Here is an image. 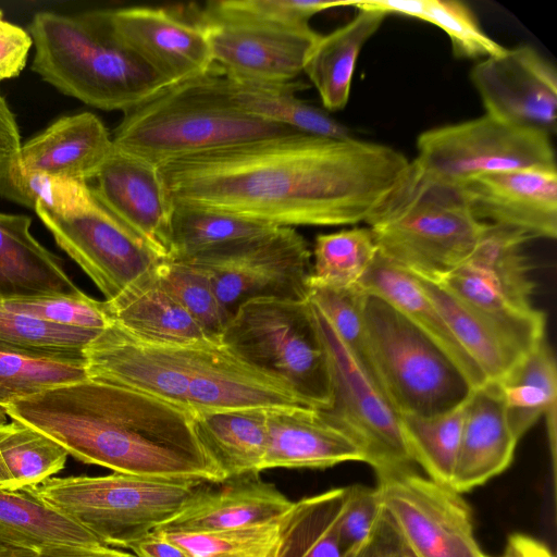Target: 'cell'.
Segmentation results:
<instances>
[{
  "label": "cell",
  "mask_w": 557,
  "mask_h": 557,
  "mask_svg": "<svg viewBox=\"0 0 557 557\" xmlns=\"http://www.w3.org/2000/svg\"><path fill=\"white\" fill-rule=\"evenodd\" d=\"M114 150L102 121L90 112L60 117L21 146L9 166L88 183Z\"/></svg>",
  "instance_id": "21"
},
{
  "label": "cell",
  "mask_w": 557,
  "mask_h": 557,
  "mask_svg": "<svg viewBox=\"0 0 557 557\" xmlns=\"http://www.w3.org/2000/svg\"><path fill=\"white\" fill-rule=\"evenodd\" d=\"M92 181L96 199L169 259L173 201L159 166L114 147Z\"/></svg>",
  "instance_id": "20"
},
{
  "label": "cell",
  "mask_w": 557,
  "mask_h": 557,
  "mask_svg": "<svg viewBox=\"0 0 557 557\" xmlns=\"http://www.w3.org/2000/svg\"><path fill=\"white\" fill-rule=\"evenodd\" d=\"M483 557H490L484 555ZM499 557H554L552 550L540 540L522 533L509 536Z\"/></svg>",
  "instance_id": "53"
},
{
  "label": "cell",
  "mask_w": 557,
  "mask_h": 557,
  "mask_svg": "<svg viewBox=\"0 0 557 557\" xmlns=\"http://www.w3.org/2000/svg\"><path fill=\"white\" fill-rule=\"evenodd\" d=\"M84 354L89 379L147 394L193 414L310 407L287 383L246 363L222 343L153 345L112 323L88 344Z\"/></svg>",
  "instance_id": "3"
},
{
  "label": "cell",
  "mask_w": 557,
  "mask_h": 557,
  "mask_svg": "<svg viewBox=\"0 0 557 557\" xmlns=\"http://www.w3.org/2000/svg\"><path fill=\"white\" fill-rule=\"evenodd\" d=\"M88 379L85 362L0 351V407Z\"/></svg>",
  "instance_id": "43"
},
{
  "label": "cell",
  "mask_w": 557,
  "mask_h": 557,
  "mask_svg": "<svg viewBox=\"0 0 557 557\" xmlns=\"http://www.w3.org/2000/svg\"><path fill=\"white\" fill-rule=\"evenodd\" d=\"M373 7L386 14H403L440 27L448 36L456 58L486 59L507 49L483 32L473 12L460 1L376 0Z\"/></svg>",
  "instance_id": "39"
},
{
  "label": "cell",
  "mask_w": 557,
  "mask_h": 557,
  "mask_svg": "<svg viewBox=\"0 0 557 557\" xmlns=\"http://www.w3.org/2000/svg\"><path fill=\"white\" fill-rule=\"evenodd\" d=\"M268 442L262 470L329 468L346 461L366 462L358 443L310 407L267 409Z\"/></svg>",
  "instance_id": "22"
},
{
  "label": "cell",
  "mask_w": 557,
  "mask_h": 557,
  "mask_svg": "<svg viewBox=\"0 0 557 557\" xmlns=\"http://www.w3.org/2000/svg\"><path fill=\"white\" fill-rule=\"evenodd\" d=\"M0 557H37V553L29 549L14 548L0 544Z\"/></svg>",
  "instance_id": "55"
},
{
  "label": "cell",
  "mask_w": 557,
  "mask_h": 557,
  "mask_svg": "<svg viewBox=\"0 0 557 557\" xmlns=\"http://www.w3.org/2000/svg\"><path fill=\"white\" fill-rule=\"evenodd\" d=\"M218 86L237 110L256 119L283 125L294 131L331 138H349V129L324 111L297 98L305 85L250 82L224 73L213 64Z\"/></svg>",
  "instance_id": "28"
},
{
  "label": "cell",
  "mask_w": 557,
  "mask_h": 557,
  "mask_svg": "<svg viewBox=\"0 0 557 557\" xmlns=\"http://www.w3.org/2000/svg\"><path fill=\"white\" fill-rule=\"evenodd\" d=\"M5 416L3 408L0 407V424L5 422Z\"/></svg>",
  "instance_id": "56"
},
{
  "label": "cell",
  "mask_w": 557,
  "mask_h": 557,
  "mask_svg": "<svg viewBox=\"0 0 557 557\" xmlns=\"http://www.w3.org/2000/svg\"><path fill=\"white\" fill-rule=\"evenodd\" d=\"M311 308L327 355L333 388L330 408L320 411L358 443L376 476L413 470L400 414L321 311L313 304Z\"/></svg>",
  "instance_id": "12"
},
{
  "label": "cell",
  "mask_w": 557,
  "mask_h": 557,
  "mask_svg": "<svg viewBox=\"0 0 557 557\" xmlns=\"http://www.w3.org/2000/svg\"><path fill=\"white\" fill-rule=\"evenodd\" d=\"M221 342L246 363L287 383L308 406L330 408V366L309 300H248L232 314Z\"/></svg>",
  "instance_id": "8"
},
{
  "label": "cell",
  "mask_w": 557,
  "mask_h": 557,
  "mask_svg": "<svg viewBox=\"0 0 557 557\" xmlns=\"http://www.w3.org/2000/svg\"><path fill=\"white\" fill-rule=\"evenodd\" d=\"M517 444L497 383L472 389L450 487L461 494L498 475L510 466Z\"/></svg>",
  "instance_id": "24"
},
{
  "label": "cell",
  "mask_w": 557,
  "mask_h": 557,
  "mask_svg": "<svg viewBox=\"0 0 557 557\" xmlns=\"http://www.w3.org/2000/svg\"><path fill=\"white\" fill-rule=\"evenodd\" d=\"M398 150L295 132L183 157L159 166L175 203L275 226L366 222L406 173Z\"/></svg>",
  "instance_id": "1"
},
{
  "label": "cell",
  "mask_w": 557,
  "mask_h": 557,
  "mask_svg": "<svg viewBox=\"0 0 557 557\" xmlns=\"http://www.w3.org/2000/svg\"><path fill=\"white\" fill-rule=\"evenodd\" d=\"M32 46L29 33L7 21L0 9V82L20 75Z\"/></svg>",
  "instance_id": "50"
},
{
  "label": "cell",
  "mask_w": 557,
  "mask_h": 557,
  "mask_svg": "<svg viewBox=\"0 0 557 557\" xmlns=\"http://www.w3.org/2000/svg\"><path fill=\"white\" fill-rule=\"evenodd\" d=\"M276 227L207 208L173 202L169 259L189 260L262 236Z\"/></svg>",
  "instance_id": "35"
},
{
  "label": "cell",
  "mask_w": 557,
  "mask_h": 557,
  "mask_svg": "<svg viewBox=\"0 0 557 557\" xmlns=\"http://www.w3.org/2000/svg\"><path fill=\"white\" fill-rule=\"evenodd\" d=\"M32 70L64 95L126 112L170 87L112 34L104 10L37 12L28 28Z\"/></svg>",
  "instance_id": "4"
},
{
  "label": "cell",
  "mask_w": 557,
  "mask_h": 557,
  "mask_svg": "<svg viewBox=\"0 0 557 557\" xmlns=\"http://www.w3.org/2000/svg\"><path fill=\"white\" fill-rule=\"evenodd\" d=\"M355 8L357 13L348 23L319 36L302 69L330 111L346 107L360 51L388 15L379 10Z\"/></svg>",
  "instance_id": "30"
},
{
  "label": "cell",
  "mask_w": 557,
  "mask_h": 557,
  "mask_svg": "<svg viewBox=\"0 0 557 557\" xmlns=\"http://www.w3.org/2000/svg\"><path fill=\"white\" fill-rule=\"evenodd\" d=\"M529 240L518 230L486 223L470 255L448 273L433 278L524 354L545 337L546 325L545 313L532 304L534 283L524 253Z\"/></svg>",
  "instance_id": "10"
},
{
  "label": "cell",
  "mask_w": 557,
  "mask_h": 557,
  "mask_svg": "<svg viewBox=\"0 0 557 557\" xmlns=\"http://www.w3.org/2000/svg\"><path fill=\"white\" fill-rule=\"evenodd\" d=\"M383 509L376 487L351 485L337 520V535L344 553L362 544L370 535Z\"/></svg>",
  "instance_id": "47"
},
{
  "label": "cell",
  "mask_w": 557,
  "mask_h": 557,
  "mask_svg": "<svg viewBox=\"0 0 557 557\" xmlns=\"http://www.w3.org/2000/svg\"><path fill=\"white\" fill-rule=\"evenodd\" d=\"M228 3L243 12L273 23L302 26L317 13L346 7L345 1L322 0H227Z\"/></svg>",
  "instance_id": "48"
},
{
  "label": "cell",
  "mask_w": 557,
  "mask_h": 557,
  "mask_svg": "<svg viewBox=\"0 0 557 557\" xmlns=\"http://www.w3.org/2000/svg\"><path fill=\"white\" fill-rule=\"evenodd\" d=\"M343 557H414L388 513L382 509L368 539Z\"/></svg>",
  "instance_id": "49"
},
{
  "label": "cell",
  "mask_w": 557,
  "mask_h": 557,
  "mask_svg": "<svg viewBox=\"0 0 557 557\" xmlns=\"http://www.w3.org/2000/svg\"><path fill=\"white\" fill-rule=\"evenodd\" d=\"M195 21L208 40L212 63L234 77L269 84L295 81L320 34L256 17L227 0L210 1Z\"/></svg>",
  "instance_id": "14"
},
{
  "label": "cell",
  "mask_w": 557,
  "mask_h": 557,
  "mask_svg": "<svg viewBox=\"0 0 557 557\" xmlns=\"http://www.w3.org/2000/svg\"><path fill=\"white\" fill-rule=\"evenodd\" d=\"M358 286L367 294L385 299L409 319L454 362L472 389L487 382L412 273L377 252Z\"/></svg>",
  "instance_id": "26"
},
{
  "label": "cell",
  "mask_w": 557,
  "mask_h": 557,
  "mask_svg": "<svg viewBox=\"0 0 557 557\" xmlns=\"http://www.w3.org/2000/svg\"><path fill=\"white\" fill-rule=\"evenodd\" d=\"M470 79L486 114L535 128L549 136L557 128V73L531 46L506 49L476 63Z\"/></svg>",
  "instance_id": "17"
},
{
  "label": "cell",
  "mask_w": 557,
  "mask_h": 557,
  "mask_svg": "<svg viewBox=\"0 0 557 557\" xmlns=\"http://www.w3.org/2000/svg\"><path fill=\"white\" fill-rule=\"evenodd\" d=\"M377 492L414 557H483L468 504L413 470L377 476Z\"/></svg>",
  "instance_id": "16"
},
{
  "label": "cell",
  "mask_w": 557,
  "mask_h": 557,
  "mask_svg": "<svg viewBox=\"0 0 557 557\" xmlns=\"http://www.w3.org/2000/svg\"><path fill=\"white\" fill-rule=\"evenodd\" d=\"M104 15L113 36L170 86L212 65L208 40L195 20L146 5L104 10Z\"/></svg>",
  "instance_id": "18"
},
{
  "label": "cell",
  "mask_w": 557,
  "mask_h": 557,
  "mask_svg": "<svg viewBox=\"0 0 557 557\" xmlns=\"http://www.w3.org/2000/svg\"><path fill=\"white\" fill-rule=\"evenodd\" d=\"M468 398L435 414H400L401 430L414 463L420 465L431 480L449 487Z\"/></svg>",
  "instance_id": "38"
},
{
  "label": "cell",
  "mask_w": 557,
  "mask_h": 557,
  "mask_svg": "<svg viewBox=\"0 0 557 557\" xmlns=\"http://www.w3.org/2000/svg\"><path fill=\"white\" fill-rule=\"evenodd\" d=\"M21 146L15 116L5 99L0 96V172L14 159Z\"/></svg>",
  "instance_id": "51"
},
{
  "label": "cell",
  "mask_w": 557,
  "mask_h": 557,
  "mask_svg": "<svg viewBox=\"0 0 557 557\" xmlns=\"http://www.w3.org/2000/svg\"><path fill=\"white\" fill-rule=\"evenodd\" d=\"M135 557H190L178 544L153 530L128 545Z\"/></svg>",
  "instance_id": "52"
},
{
  "label": "cell",
  "mask_w": 557,
  "mask_h": 557,
  "mask_svg": "<svg viewBox=\"0 0 557 557\" xmlns=\"http://www.w3.org/2000/svg\"><path fill=\"white\" fill-rule=\"evenodd\" d=\"M69 453L33 426L12 420L0 424V490L22 491L60 472Z\"/></svg>",
  "instance_id": "36"
},
{
  "label": "cell",
  "mask_w": 557,
  "mask_h": 557,
  "mask_svg": "<svg viewBox=\"0 0 557 557\" xmlns=\"http://www.w3.org/2000/svg\"><path fill=\"white\" fill-rule=\"evenodd\" d=\"M377 252L368 226L320 234L312 251L310 282L335 288L356 287Z\"/></svg>",
  "instance_id": "40"
},
{
  "label": "cell",
  "mask_w": 557,
  "mask_h": 557,
  "mask_svg": "<svg viewBox=\"0 0 557 557\" xmlns=\"http://www.w3.org/2000/svg\"><path fill=\"white\" fill-rule=\"evenodd\" d=\"M366 297L367 293L359 286L335 288L310 282L309 301L321 311L355 360L372 377L363 323Z\"/></svg>",
  "instance_id": "45"
},
{
  "label": "cell",
  "mask_w": 557,
  "mask_h": 557,
  "mask_svg": "<svg viewBox=\"0 0 557 557\" xmlns=\"http://www.w3.org/2000/svg\"><path fill=\"white\" fill-rule=\"evenodd\" d=\"M106 302L113 323L140 342L164 346L222 343L206 332L158 278Z\"/></svg>",
  "instance_id": "27"
},
{
  "label": "cell",
  "mask_w": 557,
  "mask_h": 557,
  "mask_svg": "<svg viewBox=\"0 0 557 557\" xmlns=\"http://www.w3.org/2000/svg\"><path fill=\"white\" fill-rule=\"evenodd\" d=\"M346 499L338 487L294 503L280 520L272 557H343L337 520Z\"/></svg>",
  "instance_id": "34"
},
{
  "label": "cell",
  "mask_w": 557,
  "mask_h": 557,
  "mask_svg": "<svg viewBox=\"0 0 557 557\" xmlns=\"http://www.w3.org/2000/svg\"><path fill=\"white\" fill-rule=\"evenodd\" d=\"M496 383L508 425L518 442L542 416L546 417L549 437L556 436L557 368L546 337Z\"/></svg>",
  "instance_id": "31"
},
{
  "label": "cell",
  "mask_w": 557,
  "mask_h": 557,
  "mask_svg": "<svg viewBox=\"0 0 557 557\" xmlns=\"http://www.w3.org/2000/svg\"><path fill=\"white\" fill-rule=\"evenodd\" d=\"M413 275L487 381L498 382L525 355L498 327L437 281Z\"/></svg>",
  "instance_id": "33"
},
{
  "label": "cell",
  "mask_w": 557,
  "mask_h": 557,
  "mask_svg": "<svg viewBox=\"0 0 557 557\" xmlns=\"http://www.w3.org/2000/svg\"><path fill=\"white\" fill-rule=\"evenodd\" d=\"M363 323L371 375L399 414H435L469 397L454 362L385 299L367 294Z\"/></svg>",
  "instance_id": "9"
},
{
  "label": "cell",
  "mask_w": 557,
  "mask_h": 557,
  "mask_svg": "<svg viewBox=\"0 0 557 557\" xmlns=\"http://www.w3.org/2000/svg\"><path fill=\"white\" fill-rule=\"evenodd\" d=\"M0 301L14 311L66 326L103 331L113 323L106 300H96L83 292Z\"/></svg>",
  "instance_id": "46"
},
{
  "label": "cell",
  "mask_w": 557,
  "mask_h": 557,
  "mask_svg": "<svg viewBox=\"0 0 557 557\" xmlns=\"http://www.w3.org/2000/svg\"><path fill=\"white\" fill-rule=\"evenodd\" d=\"M206 484L113 472L52 476L25 491L104 545L127 548L176 516Z\"/></svg>",
  "instance_id": "7"
},
{
  "label": "cell",
  "mask_w": 557,
  "mask_h": 557,
  "mask_svg": "<svg viewBox=\"0 0 557 557\" xmlns=\"http://www.w3.org/2000/svg\"><path fill=\"white\" fill-rule=\"evenodd\" d=\"M267 409L194 413L197 437L225 481L262 471L268 442Z\"/></svg>",
  "instance_id": "29"
},
{
  "label": "cell",
  "mask_w": 557,
  "mask_h": 557,
  "mask_svg": "<svg viewBox=\"0 0 557 557\" xmlns=\"http://www.w3.org/2000/svg\"><path fill=\"white\" fill-rule=\"evenodd\" d=\"M157 278L206 332L221 341L232 314L200 267L190 261L165 259L158 269Z\"/></svg>",
  "instance_id": "42"
},
{
  "label": "cell",
  "mask_w": 557,
  "mask_h": 557,
  "mask_svg": "<svg viewBox=\"0 0 557 557\" xmlns=\"http://www.w3.org/2000/svg\"><path fill=\"white\" fill-rule=\"evenodd\" d=\"M185 261L208 274L231 314L244 302L258 298L309 300L312 251L295 227H276L227 249Z\"/></svg>",
  "instance_id": "15"
},
{
  "label": "cell",
  "mask_w": 557,
  "mask_h": 557,
  "mask_svg": "<svg viewBox=\"0 0 557 557\" xmlns=\"http://www.w3.org/2000/svg\"><path fill=\"white\" fill-rule=\"evenodd\" d=\"M3 410L85 463L139 476L225 481L197 437L191 412L127 387L88 377Z\"/></svg>",
  "instance_id": "2"
},
{
  "label": "cell",
  "mask_w": 557,
  "mask_h": 557,
  "mask_svg": "<svg viewBox=\"0 0 557 557\" xmlns=\"http://www.w3.org/2000/svg\"><path fill=\"white\" fill-rule=\"evenodd\" d=\"M413 161L444 181H463L494 172L556 169L550 136L484 114L466 122L423 132Z\"/></svg>",
  "instance_id": "11"
},
{
  "label": "cell",
  "mask_w": 557,
  "mask_h": 557,
  "mask_svg": "<svg viewBox=\"0 0 557 557\" xmlns=\"http://www.w3.org/2000/svg\"><path fill=\"white\" fill-rule=\"evenodd\" d=\"M364 223L383 258L432 278L459 265L486 226L471 212L459 184L429 174L413 160Z\"/></svg>",
  "instance_id": "6"
},
{
  "label": "cell",
  "mask_w": 557,
  "mask_h": 557,
  "mask_svg": "<svg viewBox=\"0 0 557 557\" xmlns=\"http://www.w3.org/2000/svg\"><path fill=\"white\" fill-rule=\"evenodd\" d=\"M250 116L227 102L213 66L172 85L124 112L112 140L116 149L157 166L201 152L295 133Z\"/></svg>",
  "instance_id": "5"
},
{
  "label": "cell",
  "mask_w": 557,
  "mask_h": 557,
  "mask_svg": "<svg viewBox=\"0 0 557 557\" xmlns=\"http://www.w3.org/2000/svg\"><path fill=\"white\" fill-rule=\"evenodd\" d=\"M473 215L508 226L530 239L557 236V169L494 172L459 184Z\"/></svg>",
  "instance_id": "19"
},
{
  "label": "cell",
  "mask_w": 557,
  "mask_h": 557,
  "mask_svg": "<svg viewBox=\"0 0 557 557\" xmlns=\"http://www.w3.org/2000/svg\"><path fill=\"white\" fill-rule=\"evenodd\" d=\"M207 484L176 516L154 530L198 533L245 528L278 521L294 504L258 474L226 480L216 490Z\"/></svg>",
  "instance_id": "23"
},
{
  "label": "cell",
  "mask_w": 557,
  "mask_h": 557,
  "mask_svg": "<svg viewBox=\"0 0 557 557\" xmlns=\"http://www.w3.org/2000/svg\"><path fill=\"white\" fill-rule=\"evenodd\" d=\"M34 210L57 245L90 277L106 301L154 281L166 259L97 199L86 210L67 216L40 205Z\"/></svg>",
  "instance_id": "13"
},
{
  "label": "cell",
  "mask_w": 557,
  "mask_h": 557,
  "mask_svg": "<svg viewBox=\"0 0 557 557\" xmlns=\"http://www.w3.org/2000/svg\"><path fill=\"white\" fill-rule=\"evenodd\" d=\"M0 544L36 553L59 547L107 546L25 490H0Z\"/></svg>",
  "instance_id": "32"
},
{
  "label": "cell",
  "mask_w": 557,
  "mask_h": 557,
  "mask_svg": "<svg viewBox=\"0 0 557 557\" xmlns=\"http://www.w3.org/2000/svg\"><path fill=\"white\" fill-rule=\"evenodd\" d=\"M32 219L0 212V300L82 292L62 260L30 233Z\"/></svg>",
  "instance_id": "25"
},
{
  "label": "cell",
  "mask_w": 557,
  "mask_h": 557,
  "mask_svg": "<svg viewBox=\"0 0 557 557\" xmlns=\"http://www.w3.org/2000/svg\"><path fill=\"white\" fill-rule=\"evenodd\" d=\"M102 331L51 323L0 301V351L85 362V348Z\"/></svg>",
  "instance_id": "37"
},
{
  "label": "cell",
  "mask_w": 557,
  "mask_h": 557,
  "mask_svg": "<svg viewBox=\"0 0 557 557\" xmlns=\"http://www.w3.org/2000/svg\"><path fill=\"white\" fill-rule=\"evenodd\" d=\"M280 520L209 532H160L190 557H272L278 540Z\"/></svg>",
  "instance_id": "44"
},
{
  "label": "cell",
  "mask_w": 557,
  "mask_h": 557,
  "mask_svg": "<svg viewBox=\"0 0 557 557\" xmlns=\"http://www.w3.org/2000/svg\"><path fill=\"white\" fill-rule=\"evenodd\" d=\"M0 196L34 210L40 205L62 215H73L96 200L88 183L44 173H20L7 165L0 172Z\"/></svg>",
  "instance_id": "41"
},
{
  "label": "cell",
  "mask_w": 557,
  "mask_h": 557,
  "mask_svg": "<svg viewBox=\"0 0 557 557\" xmlns=\"http://www.w3.org/2000/svg\"><path fill=\"white\" fill-rule=\"evenodd\" d=\"M37 557H135V555L109 546H101L49 548L38 552Z\"/></svg>",
  "instance_id": "54"
}]
</instances>
